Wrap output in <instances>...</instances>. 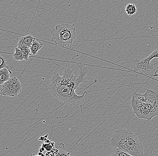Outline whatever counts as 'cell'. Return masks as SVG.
Wrapping results in <instances>:
<instances>
[{"mask_svg":"<svg viewBox=\"0 0 158 156\" xmlns=\"http://www.w3.org/2000/svg\"><path fill=\"white\" fill-rule=\"evenodd\" d=\"M87 72L83 67L78 73L73 69L66 67L57 68L54 71L49 86L51 94L59 100L69 106L77 105L81 102L86 93L82 95L76 93L79 86L85 82Z\"/></svg>","mask_w":158,"mask_h":156,"instance_id":"cell-1","label":"cell"},{"mask_svg":"<svg viewBox=\"0 0 158 156\" xmlns=\"http://www.w3.org/2000/svg\"><path fill=\"white\" fill-rule=\"evenodd\" d=\"M131 105L138 118L151 120L158 115V94L150 89L143 94L134 93Z\"/></svg>","mask_w":158,"mask_h":156,"instance_id":"cell-2","label":"cell"},{"mask_svg":"<svg viewBox=\"0 0 158 156\" xmlns=\"http://www.w3.org/2000/svg\"><path fill=\"white\" fill-rule=\"evenodd\" d=\"M110 145L114 148L128 153L132 156H143L144 147L142 142L132 131L119 129L114 133Z\"/></svg>","mask_w":158,"mask_h":156,"instance_id":"cell-3","label":"cell"},{"mask_svg":"<svg viewBox=\"0 0 158 156\" xmlns=\"http://www.w3.org/2000/svg\"><path fill=\"white\" fill-rule=\"evenodd\" d=\"M50 33L52 42L63 47L72 45L77 37L75 25L69 23L56 25L51 30Z\"/></svg>","mask_w":158,"mask_h":156,"instance_id":"cell-4","label":"cell"},{"mask_svg":"<svg viewBox=\"0 0 158 156\" xmlns=\"http://www.w3.org/2000/svg\"><path fill=\"white\" fill-rule=\"evenodd\" d=\"M22 91V83L16 77L10 78L9 80L1 85L0 94L5 96L15 97Z\"/></svg>","mask_w":158,"mask_h":156,"instance_id":"cell-5","label":"cell"},{"mask_svg":"<svg viewBox=\"0 0 158 156\" xmlns=\"http://www.w3.org/2000/svg\"><path fill=\"white\" fill-rule=\"evenodd\" d=\"M52 150L56 156H71V154L66 150L63 143H58Z\"/></svg>","mask_w":158,"mask_h":156,"instance_id":"cell-6","label":"cell"},{"mask_svg":"<svg viewBox=\"0 0 158 156\" xmlns=\"http://www.w3.org/2000/svg\"><path fill=\"white\" fill-rule=\"evenodd\" d=\"M11 71L9 68H4L0 70V85H2L6 82L9 80L10 74H12Z\"/></svg>","mask_w":158,"mask_h":156,"instance_id":"cell-7","label":"cell"},{"mask_svg":"<svg viewBox=\"0 0 158 156\" xmlns=\"http://www.w3.org/2000/svg\"><path fill=\"white\" fill-rule=\"evenodd\" d=\"M17 47L21 50L24 60L26 61H28L29 56L31 55L30 47L26 46L19 42L17 44Z\"/></svg>","mask_w":158,"mask_h":156,"instance_id":"cell-8","label":"cell"},{"mask_svg":"<svg viewBox=\"0 0 158 156\" xmlns=\"http://www.w3.org/2000/svg\"><path fill=\"white\" fill-rule=\"evenodd\" d=\"M34 36L32 35L27 34L22 36L19 40L18 42L26 46L30 47L31 45L35 39Z\"/></svg>","mask_w":158,"mask_h":156,"instance_id":"cell-9","label":"cell"},{"mask_svg":"<svg viewBox=\"0 0 158 156\" xmlns=\"http://www.w3.org/2000/svg\"><path fill=\"white\" fill-rule=\"evenodd\" d=\"M41 47H42V45H41L40 41L35 38L33 42L30 46L31 55H33V56L36 55L38 51L40 50Z\"/></svg>","mask_w":158,"mask_h":156,"instance_id":"cell-10","label":"cell"},{"mask_svg":"<svg viewBox=\"0 0 158 156\" xmlns=\"http://www.w3.org/2000/svg\"><path fill=\"white\" fill-rule=\"evenodd\" d=\"M137 10L136 6L133 3H129L125 7V11L127 15L131 16L136 14Z\"/></svg>","mask_w":158,"mask_h":156,"instance_id":"cell-11","label":"cell"},{"mask_svg":"<svg viewBox=\"0 0 158 156\" xmlns=\"http://www.w3.org/2000/svg\"><path fill=\"white\" fill-rule=\"evenodd\" d=\"M14 59L16 61H22L24 60L21 50L17 47L15 48V53L13 55Z\"/></svg>","mask_w":158,"mask_h":156,"instance_id":"cell-12","label":"cell"},{"mask_svg":"<svg viewBox=\"0 0 158 156\" xmlns=\"http://www.w3.org/2000/svg\"><path fill=\"white\" fill-rule=\"evenodd\" d=\"M110 156H132L128 153L124 152L118 149L114 148L112 151V154Z\"/></svg>","mask_w":158,"mask_h":156,"instance_id":"cell-13","label":"cell"},{"mask_svg":"<svg viewBox=\"0 0 158 156\" xmlns=\"http://www.w3.org/2000/svg\"><path fill=\"white\" fill-rule=\"evenodd\" d=\"M55 143L54 142H51L49 143H43L42 144V146L45 149V150L47 152L51 151L54 148Z\"/></svg>","mask_w":158,"mask_h":156,"instance_id":"cell-14","label":"cell"},{"mask_svg":"<svg viewBox=\"0 0 158 156\" xmlns=\"http://www.w3.org/2000/svg\"><path fill=\"white\" fill-rule=\"evenodd\" d=\"M1 60L2 61V63L0 66V69H3L4 68H8L7 67V64L6 61L3 57L1 56Z\"/></svg>","mask_w":158,"mask_h":156,"instance_id":"cell-15","label":"cell"},{"mask_svg":"<svg viewBox=\"0 0 158 156\" xmlns=\"http://www.w3.org/2000/svg\"><path fill=\"white\" fill-rule=\"evenodd\" d=\"M45 156H56L55 154L53 152V151L51 150L49 151V152H47V153L45 154Z\"/></svg>","mask_w":158,"mask_h":156,"instance_id":"cell-16","label":"cell"},{"mask_svg":"<svg viewBox=\"0 0 158 156\" xmlns=\"http://www.w3.org/2000/svg\"><path fill=\"white\" fill-rule=\"evenodd\" d=\"M45 150V149L43 147V146H41V147L39 149V152H40V153H43V152H44V151Z\"/></svg>","mask_w":158,"mask_h":156,"instance_id":"cell-17","label":"cell"},{"mask_svg":"<svg viewBox=\"0 0 158 156\" xmlns=\"http://www.w3.org/2000/svg\"><path fill=\"white\" fill-rule=\"evenodd\" d=\"M46 139V137H45V136H41V137H40V138L39 140H40V141H44Z\"/></svg>","mask_w":158,"mask_h":156,"instance_id":"cell-18","label":"cell"},{"mask_svg":"<svg viewBox=\"0 0 158 156\" xmlns=\"http://www.w3.org/2000/svg\"><path fill=\"white\" fill-rule=\"evenodd\" d=\"M38 155L40 156H45V155L43 154V153H40V152H39L38 153Z\"/></svg>","mask_w":158,"mask_h":156,"instance_id":"cell-19","label":"cell"},{"mask_svg":"<svg viewBox=\"0 0 158 156\" xmlns=\"http://www.w3.org/2000/svg\"><path fill=\"white\" fill-rule=\"evenodd\" d=\"M31 156H40L39 155H36V156H35V155H34V154H33V155H31Z\"/></svg>","mask_w":158,"mask_h":156,"instance_id":"cell-20","label":"cell"}]
</instances>
